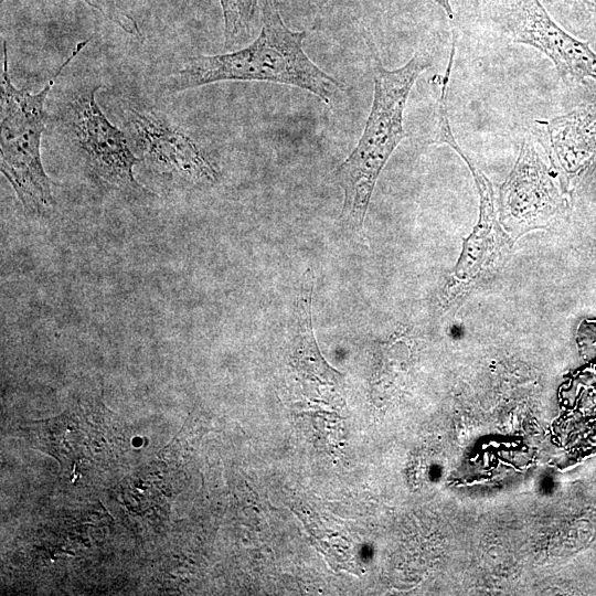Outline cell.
Returning <instances> with one entry per match:
<instances>
[{
  "label": "cell",
  "mask_w": 596,
  "mask_h": 596,
  "mask_svg": "<svg viewBox=\"0 0 596 596\" xmlns=\"http://www.w3.org/2000/svg\"><path fill=\"white\" fill-rule=\"evenodd\" d=\"M306 35L290 30L272 1L263 0L260 32L252 43L189 57L161 82L160 92L171 95L224 81L268 82L301 88L333 107L345 85L310 60L302 46Z\"/></svg>",
  "instance_id": "6da1fadb"
},
{
  "label": "cell",
  "mask_w": 596,
  "mask_h": 596,
  "mask_svg": "<svg viewBox=\"0 0 596 596\" xmlns=\"http://www.w3.org/2000/svg\"><path fill=\"white\" fill-rule=\"evenodd\" d=\"M430 58L416 52L403 66L373 71V99L362 135L351 153L334 171L343 190L341 223L360 233L376 181L390 157L405 137L404 110L409 93Z\"/></svg>",
  "instance_id": "7a4b0ae2"
},
{
  "label": "cell",
  "mask_w": 596,
  "mask_h": 596,
  "mask_svg": "<svg viewBox=\"0 0 596 596\" xmlns=\"http://www.w3.org/2000/svg\"><path fill=\"white\" fill-rule=\"evenodd\" d=\"M89 41L91 38L79 42L46 85L36 93H30L13 85L7 43L2 40L0 168L24 211L33 216H47L54 204L51 180L41 160L45 102L62 71Z\"/></svg>",
  "instance_id": "3957f363"
},
{
  "label": "cell",
  "mask_w": 596,
  "mask_h": 596,
  "mask_svg": "<svg viewBox=\"0 0 596 596\" xmlns=\"http://www.w3.org/2000/svg\"><path fill=\"white\" fill-rule=\"evenodd\" d=\"M433 141L446 143L466 162L479 196L477 223L464 241L460 256L443 290L444 304L450 307L503 268L515 242L500 223L497 192L491 181L459 147L448 118L437 121Z\"/></svg>",
  "instance_id": "277c9868"
},
{
  "label": "cell",
  "mask_w": 596,
  "mask_h": 596,
  "mask_svg": "<svg viewBox=\"0 0 596 596\" xmlns=\"http://www.w3.org/2000/svg\"><path fill=\"white\" fill-rule=\"evenodd\" d=\"M570 196L571 187L542 157L532 135L525 136L512 170L497 192L502 227L514 242L532 231L552 228L566 215Z\"/></svg>",
  "instance_id": "5b68a950"
},
{
  "label": "cell",
  "mask_w": 596,
  "mask_h": 596,
  "mask_svg": "<svg viewBox=\"0 0 596 596\" xmlns=\"http://www.w3.org/2000/svg\"><path fill=\"white\" fill-rule=\"evenodd\" d=\"M103 85L88 87L65 108V126L95 174L116 189L139 191L134 167L141 161L127 134L114 126L96 102Z\"/></svg>",
  "instance_id": "8992f818"
},
{
  "label": "cell",
  "mask_w": 596,
  "mask_h": 596,
  "mask_svg": "<svg viewBox=\"0 0 596 596\" xmlns=\"http://www.w3.org/2000/svg\"><path fill=\"white\" fill-rule=\"evenodd\" d=\"M502 34L511 42L540 50L568 86L596 81V53L588 42L561 28L540 0H503L497 13Z\"/></svg>",
  "instance_id": "52a82bcc"
},
{
  "label": "cell",
  "mask_w": 596,
  "mask_h": 596,
  "mask_svg": "<svg viewBox=\"0 0 596 596\" xmlns=\"http://www.w3.org/2000/svg\"><path fill=\"white\" fill-rule=\"evenodd\" d=\"M134 151L157 171L193 182H213L216 172L196 141L160 113L134 106L125 110Z\"/></svg>",
  "instance_id": "ba28073f"
},
{
  "label": "cell",
  "mask_w": 596,
  "mask_h": 596,
  "mask_svg": "<svg viewBox=\"0 0 596 596\" xmlns=\"http://www.w3.org/2000/svg\"><path fill=\"white\" fill-rule=\"evenodd\" d=\"M536 142L571 187L596 161V103H584L550 120L534 123Z\"/></svg>",
  "instance_id": "9c48e42d"
},
{
  "label": "cell",
  "mask_w": 596,
  "mask_h": 596,
  "mask_svg": "<svg viewBox=\"0 0 596 596\" xmlns=\"http://www.w3.org/2000/svg\"><path fill=\"white\" fill-rule=\"evenodd\" d=\"M259 0H220L224 18V45L232 49L247 38Z\"/></svg>",
  "instance_id": "30bf717a"
},
{
  "label": "cell",
  "mask_w": 596,
  "mask_h": 596,
  "mask_svg": "<svg viewBox=\"0 0 596 596\" xmlns=\"http://www.w3.org/2000/svg\"><path fill=\"white\" fill-rule=\"evenodd\" d=\"M4 0H0L2 3ZM85 3L100 12L106 19L114 22L128 34L142 41L141 30L136 19L128 12L121 0H83Z\"/></svg>",
  "instance_id": "8fae6325"
},
{
  "label": "cell",
  "mask_w": 596,
  "mask_h": 596,
  "mask_svg": "<svg viewBox=\"0 0 596 596\" xmlns=\"http://www.w3.org/2000/svg\"><path fill=\"white\" fill-rule=\"evenodd\" d=\"M574 23L583 34L596 40V0H561Z\"/></svg>",
  "instance_id": "7c38bea8"
},
{
  "label": "cell",
  "mask_w": 596,
  "mask_h": 596,
  "mask_svg": "<svg viewBox=\"0 0 596 596\" xmlns=\"http://www.w3.org/2000/svg\"><path fill=\"white\" fill-rule=\"evenodd\" d=\"M585 255L593 262H596V240L589 238L585 243Z\"/></svg>",
  "instance_id": "4fadbf2b"
},
{
  "label": "cell",
  "mask_w": 596,
  "mask_h": 596,
  "mask_svg": "<svg viewBox=\"0 0 596 596\" xmlns=\"http://www.w3.org/2000/svg\"><path fill=\"white\" fill-rule=\"evenodd\" d=\"M446 13L449 19L454 18V11L449 0H434Z\"/></svg>",
  "instance_id": "5bb4252c"
},
{
  "label": "cell",
  "mask_w": 596,
  "mask_h": 596,
  "mask_svg": "<svg viewBox=\"0 0 596 596\" xmlns=\"http://www.w3.org/2000/svg\"><path fill=\"white\" fill-rule=\"evenodd\" d=\"M553 489V479L550 477H544L541 480V490L545 493L550 492Z\"/></svg>",
  "instance_id": "9a60e30c"
}]
</instances>
